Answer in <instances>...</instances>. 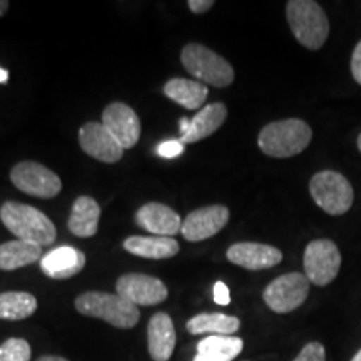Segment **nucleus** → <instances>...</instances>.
<instances>
[{
  "label": "nucleus",
  "mask_w": 361,
  "mask_h": 361,
  "mask_svg": "<svg viewBox=\"0 0 361 361\" xmlns=\"http://www.w3.org/2000/svg\"><path fill=\"white\" fill-rule=\"evenodd\" d=\"M42 259V247L16 239L0 245V269L13 271Z\"/></svg>",
  "instance_id": "24"
},
{
  "label": "nucleus",
  "mask_w": 361,
  "mask_h": 361,
  "mask_svg": "<svg viewBox=\"0 0 361 361\" xmlns=\"http://www.w3.org/2000/svg\"><path fill=\"white\" fill-rule=\"evenodd\" d=\"M188 6L192 13H204L214 6V2L213 0H189Z\"/></svg>",
  "instance_id": "31"
},
{
  "label": "nucleus",
  "mask_w": 361,
  "mask_h": 361,
  "mask_svg": "<svg viewBox=\"0 0 361 361\" xmlns=\"http://www.w3.org/2000/svg\"><path fill=\"white\" fill-rule=\"evenodd\" d=\"M229 209L226 206L214 204L192 211L183 221L180 233L191 243H200L218 234L228 224Z\"/></svg>",
  "instance_id": "12"
},
{
  "label": "nucleus",
  "mask_w": 361,
  "mask_h": 361,
  "mask_svg": "<svg viewBox=\"0 0 361 361\" xmlns=\"http://www.w3.org/2000/svg\"><path fill=\"white\" fill-rule=\"evenodd\" d=\"M180 61L189 74L200 79L202 84H209L213 87H228L233 84V66L206 45L188 44L180 52Z\"/></svg>",
  "instance_id": "5"
},
{
  "label": "nucleus",
  "mask_w": 361,
  "mask_h": 361,
  "mask_svg": "<svg viewBox=\"0 0 361 361\" xmlns=\"http://www.w3.org/2000/svg\"><path fill=\"white\" fill-rule=\"evenodd\" d=\"M102 126L114 135L123 149L134 147L141 137V121L128 104H109L102 112Z\"/></svg>",
  "instance_id": "11"
},
{
  "label": "nucleus",
  "mask_w": 361,
  "mask_h": 361,
  "mask_svg": "<svg viewBox=\"0 0 361 361\" xmlns=\"http://www.w3.org/2000/svg\"><path fill=\"white\" fill-rule=\"evenodd\" d=\"M79 144L85 154L107 164L121 161L124 154L123 146L104 128L102 123L84 124L79 130Z\"/></svg>",
  "instance_id": "13"
},
{
  "label": "nucleus",
  "mask_w": 361,
  "mask_h": 361,
  "mask_svg": "<svg viewBox=\"0 0 361 361\" xmlns=\"http://www.w3.org/2000/svg\"><path fill=\"white\" fill-rule=\"evenodd\" d=\"M85 266V255L72 246L52 250L40 259V269L54 279H67L79 274Z\"/></svg>",
  "instance_id": "16"
},
{
  "label": "nucleus",
  "mask_w": 361,
  "mask_h": 361,
  "mask_svg": "<svg viewBox=\"0 0 361 361\" xmlns=\"http://www.w3.org/2000/svg\"><path fill=\"white\" fill-rule=\"evenodd\" d=\"M116 293L134 306L159 305L168 298L166 284L154 276L129 273L117 279Z\"/></svg>",
  "instance_id": "10"
},
{
  "label": "nucleus",
  "mask_w": 361,
  "mask_h": 361,
  "mask_svg": "<svg viewBox=\"0 0 361 361\" xmlns=\"http://www.w3.org/2000/svg\"><path fill=\"white\" fill-rule=\"evenodd\" d=\"M288 24L298 42L310 51L323 47L329 35V20L319 4L313 0H290L286 4Z\"/></svg>",
  "instance_id": "3"
},
{
  "label": "nucleus",
  "mask_w": 361,
  "mask_h": 361,
  "mask_svg": "<svg viewBox=\"0 0 361 361\" xmlns=\"http://www.w3.org/2000/svg\"><path fill=\"white\" fill-rule=\"evenodd\" d=\"M293 361H326V351L322 343L311 341Z\"/></svg>",
  "instance_id": "27"
},
{
  "label": "nucleus",
  "mask_w": 361,
  "mask_h": 361,
  "mask_svg": "<svg viewBox=\"0 0 361 361\" xmlns=\"http://www.w3.org/2000/svg\"><path fill=\"white\" fill-rule=\"evenodd\" d=\"M241 338L211 335L197 343L192 361H233L243 351Z\"/></svg>",
  "instance_id": "21"
},
{
  "label": "nucleus",
  "mask_w": 361,
  "mask_h": 361,
  "mask_svg": "<svg viewBox=\"0 0 361 361\" xmlns=\"http://www.w3.org/2000/svg\"><path fill=\"white\" fill-rule=\"evenodd\" d=\"M310 279L306 274L288 273L271 281L263 291V300L274 313L286 314L300 308L310 295Z\"/></svg>",
  "instance_id": "7"
},
{
  "label": "nucleus",
  "mask_w": 361,
  "mask_h": 361,
  "mask_svg": "<svg viewBox=\"0 0 361 361\" xmlns=\"http://www.w3.org/2000/svg\"><path fill=\"white\" fill-rule=\"evenodd\" d=\"M313 130L301 119H284L264 126L258 135V146L269 157H293L310 146Z\"/></svg>",
  "instance_id": "2"
},
{
  "label": "nucleus",
  "mask_w": 361,
  "mask_h": 361,
  "mask_svg": "<svg viewBox=\"0 0 361 361\" xmlns=\"http://www.w3.org/2000/svg\"><path fill=\"white\" fill-rule=\"evenodd\" d=\"M351 361H361V350L353 356V360H351Z\"/></svg>",
  "instance_id": "36"
},
{
  "label": "nucleus",
  "mask_w": 361,
  "mask_h": 361,
  "mask_svg": "<svg viewBox=\"0 0 361 361\" xmlns=\"http://www.w3.org/2000/svg\"><path fill=\"white\" fill-rule=\"evenodd\" d=\"M214 301L221 306H228L231 303V295H229L228 286L223 281L214 284Z\"/></svg>",
  "instance_id": "29"
},
{
  "label": "nucleus",
  "mask_w": 361,
  "mask_h": 361,
  "mask_svg": "<svg viewBox=\"0 0 361 361\" xmlns=\"http://www.w3.org/2000/svg\"><path fill=\"white\" fill-rule=\"evenodd\" d=\"M149 355L154 361H169L176 346V329L169 314L156 313L147 324Z\"/></svg>",
  "instance_id": "17"
},
{
  "label": "nucleus",
  "mask_w": 361,
  "mask_h": 361,
  "mask_svg": "<svg viewBox=\"0 0 361 361\" xmlns=\"http://www.w3.org/2000/svg\"><path fill=\"white\" fill-rule=\"evenodd\" d=\"M358 149H360V152H361V134L358 135Z\"/></svg>",
  "instance_id": "37"
},
{
  "label": "nucleus",
  "mask_w": 361,
  "mask_h": 361,
  "mask_svg": "<svg viewBox=\"0 0 361 361\" xmlns=\"http://www.w3.org/2000/svg\"><path fill=\"white\" fill-rule=\"evenodd\" d=\"M32 350L22 338H11L0 345V361H30Z\"/></svg>",
  "instance_id": "26"
},
{
  "label": "nucleus",
  "mask_w": 361,
  "mask_h": 361,
  "mask_svg": "<svg viewBox=\"0 0 361 361\" xmlns=\"http://www.w3.org/2000/svg\"><path fill=\"white\" fill-rule=\"evenodd\" d=\"M101 206L94 197L80 196L72 206L69 221V231L79 238H92L99 229Z\"/></svg>",
  "instance_id": "20"
},
{
  "label": "nucleus",
  "mask_w": 361,
  "mask_h": 361,
  "mask_svg": "<svg viewBox=\"0 0 361 361\" xmlns=\"http://www.w3.org/2000/svg\"><path fill=\"white\" fill-rule=\"evenodd\" d=\"M226 258L245 269L261 271L281 263L283 252L278 247L261 243H238L229 247Z\"/></svg>",
  "instance_id": "14"
},
{
  "label": "nucleus",
  "mask_w": 361,
  "mask_h": 361,
  "mask_svg": "<svg viewBox=\"0 0 361 361\" xmlns=\"http://www.w3.org/2000/svg\"><path fill=\"white\" fill-rule=\"evenodd\" d=\"M37 310V300L25 291L0 293V319L19 322L32 316Z\"/></svg>",
  "instance_id": "25"
},
{
  "label": "nucleus",
  "mask_w": 361,
  "mask_h": 361,
  "mask_svg": "<svg viewBox=\"0 0 361 361\" xmlns=\"http://www.w3.org/2000/svg\"><path fill=\"white\" fill-rule=\"evenodd\" d=\"M135 223L141 226L144 231L162 238H173L174 234L180 233V228H183L180 216L161 202H147L139 207L135 213Z\"/></svg>",
  "instance_id": "15"
},
{
  "label": "nucleus",
  "mask_w": 361,
  "mask_h": 361,
  "mask_svg": "<svg viewBox=\"0 0 361 361\" xmlns=\"http://www.w3.org/2000/svg\"><path fill=\"white\" fill-rule=\"evenodd\" d=\"M8 80V71L4 69V67H0V84H6Z\"/></svg>",
  "instance_id": "33"
},
{
  "label": "nucleus",
  "mask_w": 361,
  "mask_h": 361,
  "mask_svg": "<svg viewBox=\"0 0 361 361\" xmlns=\"http://www.w3.org/2000/svg\"><path fill=\"white\" fill-rule=\"evenodd\" d=\"M351 74H353L356 82L361 85V40L355 47L353 56H351Z\"/></svg>",
  "instance_id": "30"
},
{
  "label": "nucleus",
  "mask_w": 361,
  "mask_h": 361,
  "mask_svg": "<svg viewBox=\"0 0 361 361\" xmlns=\"http://www.w3.org/2000/svg\"><path fill=\"white\" fill-rule=\"evenodd\" d=\"M241 322L236 316L223 313H201L186 323V329L191 335H223L233 336L236 333Z\"/></svg>",
  "instance_id": "23"
},
{
  "label": "nucleus",
  "mask_w": 361,
  "mask_h": 361,
  "mask_svg": "<svg viewBox=\"0 0 361 361\" xmlns=\"http://www.w3.org/2000/svg\"><path fill=\"white\" fill-rule=\"evenodd\" d=\"M37 361H69V360L61 358V356H42V358H39Z\"/></svg>",
  "instance_id": "34"
},
{
  "label": "nucleus",
  "mask_w": 361,
  "mask_h": 361,
  "mask_svg": "<svg viewBox=\"0 0 361 361\" xmlns=\"http://www.w3.org/2000/svg\"><path fill=\"white\" fill-rule=\"evenodd\" d=\"M189 124H191V121L186 119V117H183V119L179 121V126H180V134H186L189 130Z\"/></svg>",
  "instance_id": "32"
},
{
  "label": "nucleus",
  "mask_w": 361,
  "mask_h": 361,
  "mask_svg": "<svg viewBox=\"0 0 361 361\" xmlns=\"http://www.w3.org/2000/svg\"><path fill=\"white\" fill-rule=\"evenodd\" d=\"M184 152V144L179 141V139H169V141L161 142L157 146V154L161 157H166V159H173V157H178L179 154Z\"/></svg>",
  "instance_id": "28"
},
{
  "label": "nucleus",
  "mask_w": 361,
  "mask_h": 361,
  "mask_svg": "<svg viewBox=\"0 0 361 361\" xmlns=\"http://www.w3.org/2000/svg\"><path fill=\"white\" fill-rule=\"evenodd\" d=\"M310 192L324 213L341 216L353 204L355 192L350 180L336 171H322L310 180Z\"/></svg>",
  "instance_id": "6"
},
{
  "label": "nucleus",
  "mask_w": 361,
  "mask_h": 361,
  "mask_svg": "<svg viewBox=\"0 0 361 361\" xmlns=\"http://www.w3.org/2000/svg\"><path fill=\"white\" fill-rule=\"evenodd\" d=\"M7 11H8V2L7 0H0V17H2Z\"/></svg>",
  "instance_id": "35"
},
{
  "label": "nucleus",
  "mask_w": 361,
  "mask_h": 361,
  "mask_svg": "<svg viewBox=\"0 0 361 361\" xmlns=\"http://www.w3.org/2000/svg\"><path fill=\"white\" fill-rule=\"evenodd\" d=\"M75 310L80 314L99 318L121 329L134 328L141 313L137 306L130 305L123 296L102 291H87L75 300Z\"/></svg>",
  "instance_id": "4"
},
{
  "label": "nucleus",
  "mask_w": 361,
  "mask_h": 361,
  "mask_svg": "<svg viewBox=\"0 0 361 361\" xmlns=\"http://www.w3.org/2000/svg\"><path fill=\"white\" fill-rule=\"evenodd\" d=\"M305 274L316 286H326L338 276L341 268V255L338 246L329 239H316L306 246Z\"/></svg>",
  "instance_id": "8"
},
{
  "label": "nucleus",
  "mask_w": 361,
  "mask_h": 361,
  "mask_svg": "<svg viewBox=\"0 0 361 361\" xmlns=\"http://www.w3.org/2000/svg\"><path fill=\"white\" fill-rule=\"evenodd\" d=\"M11 180L19 191L42 200L56 197L62 189L61 178L54 171L34 161H24L13 166Z\"/></svg>",
  "instance_id": "9"
},
{
  "label": "nucleus",
  "mask_w": 361,
  "mask_h": 361,
  "mask_svg": "<svg viewBox=\"0 0 361 361\" xmlns=\"http://www.w3.org/2000/svg\"><path fill=\"white\" fill-rule=\"evenodd\" d=\"M164 94L179 106L189 111H196L207 99V85L197 80L176 78L164 84Z\"/></svg>",
  "instance_id": "22"
},
{
  "label": "nucleus",
  "mask_w": 361,
  "mask_h": 361,
  "mask_svg": "<svg viewBox=\"0 0 361 361\" xmlns=\"http://www.w3.org/2000/svg\"><path fill=\"white\" fill-rule=\"evenodd\" d=\"M124 250L139 258L169 259L179 252V243L174 238L130 236L124 241Z\"/></svg>",
  "instance_id": "19"
},
{
  "label": "nucleus",
  "mask_w": 361,
  "mask_h": 361,
  "mask_svg": "<svg viewBox=\"0 0 361 361\" xmlns=\"http://www.w3.org/2000/svg\"><path fill=\"white\" fill-rule=\"evenodd\" d=\"M0 219L17 239L32 243L40 247L51 246L56 241L57 229L42 211L22 202L7 201L0 207Z\"/></svg>",
  "instance_id": "1"
},
{
  "label": "nucleus",
  "mask_w": 361,
  "mask_h": 361,
  "mask_svg": "<svg viewBox=\"0 0 361 361\" xmlns=\"http://www.w3.org/2000/svg\"><path fill=\"white\" fill-rule=\"evenodd\" d=\"M226 117H228V109H226L223 102H214L202 107L192 117L191 124H189V130L184 135H180L179 141L183 144H192L209 137L211 134H214L224 124Z\"/></svg>",
  "instance_id": "18"
}]
</instances>
